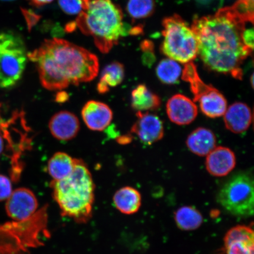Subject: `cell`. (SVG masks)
<instances>
[{
  "mask_svg": "<svg viewBox=\"0 0 254 254\" xmlns=\"http://www.w3.org/2000/svg\"><path fill=\"white\" fill-rule=\"evenodd\" d=\"M215 135L210 129L199 127L190 133L186 144L192 153L198 156H205L216 147Z\"/></svg>",
  "mask_w": 254,
  "mask_h": 254,
  "instance_id": "cell-17",
  "label": "cell"
},
{
  "mask_svg": "<svg viewBox=\"0 0 254 254\" xmlns=\"http://www.w3.org/2000/svg\"><path fill=\"white\" fill-rule=\"evenodd\" d=\"M174 220L180 230L192 231L201 226L203 217L201 212L195 208L185 206L180 208L175 212Z\"/></svg>",
  "mask_w": 254,
  "mask_h": 254,
  "instance_id": "cell-23",
  "label": "cell"
},
{
  "mask_svg": "<svg viewBox=\"0 0 254 254\" xmlns=\"http://www.w3.org/2000/svg\"><path fill=\"white\" fill-rule=\"evenodd\" d=\"M74 25L93 38L95 46L104 54L109 53L131 29L124 24L122 9L111 0H85Z\"/></svg>",
  "mask_w": 254,
  "mask_h": 254,
  "instance_id": "cell-3",
  "label": "cell"
},
{
  "mask_svg": "<svg viewBox=\"0 0 254 254\" xmlns=\"http://www.w3.org/2000/svg\"><path fill=\"white\" fill-rule=\"evenodd\" d=\"M182 73V67L179 64L170 59L162 60L156 68L158 78L166 84L178 83Z\"/></svg>",
  "mask_w": 254,
  "mask_h": 254,
  "instance_id": "cell-25",
  "label": "cell"
},
{
  "mask_svg": "<svg viewBox=\"0 0 254 254\" xmlns=\"http://www.w3.org/2000/svg\"><path fill=\"white\" fill-rule=\"evenodd\" d=\"M82 119L92 131H102L110 125L113 113L109 106L100 101H90L81 111Z\"/></svg>",
  "mask_w": 254,
  "mask_h": 254,
  "instance_id": "cell-13",
  "label": "cell"
},
{
  "mask_svg": "<svg viewBox=\"0 0 254 254\" xmlns=\"http://www.w3.org/2000/svg\"><path fill=\"white\" fill-rule=\"evenodd\" d=\"M247 22L254 23V0H238L231 7Z\"/></svg>",
  "mask_w": 254,
  "mask_h": 254,
  "instance_id": "cell-27",
  "label": "cell"
},
{
  "mask_svg": "<svg viewBox=\"0 0 254 254\" xmlns=\"http://www.w3.org/2000/svg\"><path fill=\"white\" fill-rule=\"evenodd\" d=\"M125 76V66L119 62H113L107 65L101 73L100 81L97 85V91L101 94H104L110 90L120 85Z\"/></svg>",
  "mask_w": 254,
  "mask_h": 254,
  "instance_id": "cell-21",
  "label": "cell"
},
{
  "mask_svg": "<svg viewBox=\"0 0 254 254\" xmlns=\"http://www.w3.org/2000/svg\"><path fill=\"white\" fill-rule=\"evenodd\" d=\"M162 53L183 64L190 63L198 55V41L194 32L177 14L165 18Z\"/></svg>",
  "mask_w": 254,
  "mask_h": 254,
  "instance_id": "cell-5",
  "label": "cell"
},
{
  "mask_svg": "<svg viewBox=\"0 0 254 254\" xmlns=\"http://www.w3.org/2000/svg\"><path fill=\"white\" fill-rule=\"evenodd\" d=\"M251 81H252V85L253 87L254 85V75L253 74L252 76V78H251Z\"/></svg>",
  "mask_w": 254,
  "mask_h": 254,
  "instance_id": "cell-35",
  "label": "cell"
},
{
  "mask_svg": "<svg viewBox=\"0 0 254 254\" xmlns=\"http://www.w3.org/2000/svg\"><path fill=\"white\" fill-rule=\"evenodd\" d=\"M154 8V0H128L127 9L133 19H141L150 16Z\"/></svg>",
  "mask_w": 254,
  "mask_h": 254,
  "instance_id": "cell-26",
  "label": "cell"
},
{
  "mask_svg": "<svg viewBox=\"0 0 254 254\" xmlns=\"http://www.w3.org/2000/svg\"><path fill=\"white\" fill-rule=\"evenodd\" d=\"M254 32L253 28L245 29L242 34V39L244 45L250 50H253Z\"/></svg>",
  "mask_w": 254,
  "mask_h": 254,
  "instance_id": "cell-31",
  "label": "cell"
},
{
  "mask_svg": "<svg viewBox=\"0 0 254 254\" xmlns=\"http://www.w3.org/2000/svg\"><path fill=\"white\" fill-rule=\"evenodd\" d=\"M226 254H254V234L245 225L232 228L224 239Z\"/></svg>",
  "mask_w": 254,
  "mask_h": 254,
  "instance_id": "cell-12",
  "label": "cell"
},
{
  "mask_svg": "<svg viewBox=\"0 0 254 254\" xmlns=\"http://www.w3.org/2000/svg\"><path fill=\"white\" fill-rule=\"evenodd\" d=\"M224 116L225 127L236 134L246 131L252 123V110L246 104L243 103L232 104Z\"/></svg>",
  "mask_w": 254,
  "mask_h": 254,
  "instance_id": "cell-16",
  "label": "cell"
},
{
  "mask_svg": "<svg viewBox=\"0 0 254 254\" xmlns=\"http://www.w3.org/2000/svg\"><path fill=\"white\" fill-rule=\"evenodd\" d=\"M182 78L190 84V90L193 95V101L195 102H197L203 95L214 88L212 85L205 84L200 78L196 66L192 63L186 64L183 72Z\"/></svg>",
  "mask_w": 254,
  "mask_h": 254,
  "instance_id": "cell-24",
  "label": "cell"
},
{
  "mask_svg": "<svg viewBox=\"0 0 254 254\" xmlns=\"http://www.w3.org/2000/svg\"><path fill=\"white\" fill-rule=\"evenodd\" d=\"M49 128L54 137L60 141H69L77 135L79 122L74 114L62 111L56 113L51 119Z\"/></svg>",
  "mask_w": 254,
  "mask_h": 254,
  "instance_id": "cell-14",
  "label": "cell"
},
{
  "mask_svg": "<svg viewBox=\"0 0 254 254\" xmlns=\"http://www.w3.org/2000/svg\"><path fill=\"white\" fill-rule=\"evenodd\" d=\"M74 160L64 152H57L48 163V172L53 180H61L69 176L74 167Z\"/></svg>",
  "mask_w": 254,
  "mask_h": 254,
  "instance_id": "cell-22",
  "label": "cell"
},
{
  "mask_svg": "<svg viewBox=\"0 0 254 254\" xmlns=\"http://www.w3.org/2000/svg\"><path fill=\"white\" fill-rule=\"evenodd\" d=\"M54 0H29L31 4L36 7H43V6L50 4Z\"/></svg>",
  "mask_w": 254,
  "mask_h": 254,
  "instance_id": "cell-32",
  "label": "cell"
},
{
  "mask_svg": "<svg viewBox=\"0 0 254 254\" xmlns=\"http://www.w3.org/2000/svg\"><path fill=\"white\" fill-rule=\"evenodd\" d=\"M161 101L158 95L152 93L144 84L138 85L131 93L132 109L143 111H154L160 107Z\"/></svg>",
  "mask_w": 254,
  "mask_h": 254,
  "instance_id": "cell-20",
  "label": "cell"
},
{
  "mask_svg": "<svg viewBox=\"0 0 254 254\" xmlns=\"http://www.w3.org/2000/svg\"><path fill=\"white\" fill-rule=\"evenodd\" d=\"M5 153V146L4 141L0 136V155Z\"/></svg>",
  "mask_w": 254,
  "mask_h": 254,
  "instance_id": "cell-34",
  "label": "cell"
},
{
  "mask_svg": "<svg viewBox=\"0 0 254 254\" xmlns=\"http://www.w3.org/2000/svg\"><path fill=\"white\" fill-rule=\"evenodd\" d=\"M137 120L132 127L131 132L138 136L143 144L150 145L163 138V122L157 116L138 111Z\"/></svg>",
  "mask_w": 254,
  "mask_h": 254,
  "instance_id": "cell-10",
  "label": "cell"
},
{
  "mask_svg": "<svg viewBox=\"0 0 254 254\" xmlns=\"http://www.w3.org/2000/svg\"><path fill=\"white\" fill-rule=\"evenodd\" d=\"M197 102L202 113L211 119L224 116L227 109L226 98L215 88L203 95Z\"/></svg>",
  "mask_w": 254,
  "mask_h": 254,
  "instance_id": "cell-19",
  "label": "cell"
},
{
  "mask_svg": "<svg viewBox=\"0 0 254 254\" xmlns=\"http://www.w3.org/2000/svg\"><path fill=\"white\" fill-rule=\"evenodd\" d=\"M67 98V95H66V93H61L57 95L56 99L57 102L63 103L64 102Z\"/></svg>",
  "mask_w": 254,
  "mask_h": 254,
  "instance_id": "cell-33",
  "label": "cell"
},
{
  "mask_svg": "<svg viewBox=\"0 0 254 254\" xmlns=\"http://www.w3.org/2000/svg\"><path fill=\"white\" fill-rule=\"evenodd\" d=\"M23 113H15L10 119L7 121L2 118L0 114V136L5 145V153H9L11 160V177L13 181H17L20 178L22 166L20 159L22 153L29 147L30 141L27 138L28 130L23 132L26 126L18 128L17 123Z\"/></svg>",
  "mask_w": 254,
  "mask_h": 254,
  "instance_id": "cell-8",
  "label": "cell"
},
{
  "mask_svg": "<svg viewBox=\"0 0 254 254\" xmlns=\"http://www.w3.org/2000/svg\"><path fill=\"white\" fill-rule=\"evenodd\" d=\"M141 47L144 52L142 57L143 62H145L146 64L151 65L155 61L153 45L150 41H145L142 43Z\"/></svg>",
  "mask_w": 254,
  "mask_h": 254,
  "instance_id": "cell-30",
  "label": "cell"
},
{
  "mask_svg": "<svg viewBox=\"0 0 254 254\" xmlns=\"http://www.w3.org/2000/svg\"><path fill=\"white\" fill-rule=\"evenodd\" d=\"M12 192L10 180L7 177L0 175V201L7 199Z\"/></svg>",
  "mask_w": 254,
  "mask_h": 254,
  "instance_id": "cell-29",
  "label": "cell"
},
{
  "mask_svg": "<svg viewBox=\"0 0 254 254\" xmlns=\"http://www.w3.org/2000/svg\"><path fill=\"white\" fill-rule=\"evenodd\" d=\"M236 158L234 152L224 147H215L206 157L205 166L208 172L215 177H224L234 170Z\"/></svg>",
  "mask_w": 254,
  "mask_h": 254,
  "instance_id": "cell-15",
  "label": "cell"
},
{
  "mask_svg": "<svg viewBox=\"0 0 254 254\" xmlns=\"http://www.w3.org/2000/svg\"><path fill=\"white\" fill-rule=\"evenodd\" d=\"M2 1H13V0H2Z\"/></svg>",
  "mask_w": 254,
  "mask_h": 254,
  "instance_id": "cell-36",
  "label": "cell"
},
{
  "mask_svg": "<svg viewBox=\"0 0 254 254\" xmlns=\"http://www.w3.org/2000/svg\"><path fill=\"white\" fill-rule=\"evenodd\" d=\"M114 204L123 214L131 215L138 212L141 205V195L131 187L120 189L113 196Z\"/></svg>",
  "mask_w": 254,
  "mask_h": 254,
  "instance_id": "cell-18",
  "label": "cell"
},
{
  "mask_svg": "<svg viewBox=\"0 0 254 254\" xmlns=\"http://www.w3.org/2000/svg\"><path fill=\"white\" fill-rule=\"evenodd\" d=\"M217 201L225 211L239 217L253 216L254 182L249 174L240 173L228 180L219 191Z\"/></svg>",
  "mask_w": 254,
  "mask_h": 254,
  "instance_id": "cell-7",
  "label": "cell"
},
{
  "mask_svg": "<svg viewBox=\"0 0 254 254\" xmlns=\"http://www.w3.org/2000/svg\"><path fill=\"white\" fill-rule=\"evenodd\" d=\"M39 203L36 196L29 189L15 190L7 199L5 210L15 221L28 220L36 213Z\"/></svg>",
  "mask_w": 254,
  "mask_h": 254,
  "instance_id": "cell-9",
  "label": "cell"
},
{
  "mask_svg": "<svg viewBox=\"0 0 254 254\" xmlns=\"http://www.w3.org/2000/svg\"><path fill=\"white\" fill-rule=\"evenodd\" d=\"M168 118L171 122L180 126L188 125L198 115V108L189 98L180 94L173 95L166 106Z\"/></svg>",
  "mask_w": 254,
  "mask_h": 254,
  "instance_id": "cell-11",
  "label": "cell"
},
{
  "mask_svg": "<svg viewBox=\"0 0 254 254\" xmlns=\"http://www.w3.org/2000/svg\"><path fill=\"white\" fill-rule=\"evenodd\" d=\"M246 23L231 7L193 21L191 28L198 41V55L206 67L242 78L241 66L253 52L242 39Z\"/></svg>",
  "mask_w": 254,
  "mask_h": 254,
  "instance_id": "cell-1",
  "label": "cell"
},
{
  "mask_svg": "<svg viewBox=\"0 0 254 254\" xmlns=\"http://www.w3.org/2000/svg\"><path fill=\"white\" fill-rule=\"evenodd\" d=\"M28 59L36 64L41 84L49 90L90 82L97 77L99 61L94 54L64 39L46 40Z\"/></svg>",
  "mask_w": 254,
  "mask_h": 254,
  "instance_id": "cell-2",
  "label": "cell"
},
{
  "mask_svg": "<svg viewBox=\"0 0 254 254\" xmlns=\"http://www.w3.org/2000/svg\"><path fill=\"white\" fill-rule=\"evenodd\" d=\"M50 186L53 198L63 216L74 219L79 223L90 220L93 212L95 185L83 161L75 159L71 173L61 180H53Z\"/></svg>",
  "mask_w": 254,
  "mask_h": 254,
  "instance_id": "cell-4",
  "label": "cell"
},
{
  "mask_svg": "<svg viewBox=\"0 0 254 254\" xmlns=\"http://www.w3.org/2000/svg\"><path fill=\"white\" fill-rule=\"evenodd\" d=\"M85 0H59V4L65 13L78 15L83 9Z\"/></svg>",
  "mask_w": 254,
  "mask_h": 254,
  "instance_id": "cell-28",
  "label": "cell"
},
{
  "mask_svg": "<svg viewBox=\"0 0 254 254\" xmlns=\"http://www.w3.org/2000/svg\"><path fill=\"white\" fill-rule=\"evenodd\" d=\"M24 41L11 31L0 33V87L14 86L23 75L27 61Z\"/></svg>",
  "mask_w": 254,
  "mask_h": 254,
  "instance_id": "cell-6",
  "label": "cell"
}]
</instances>
